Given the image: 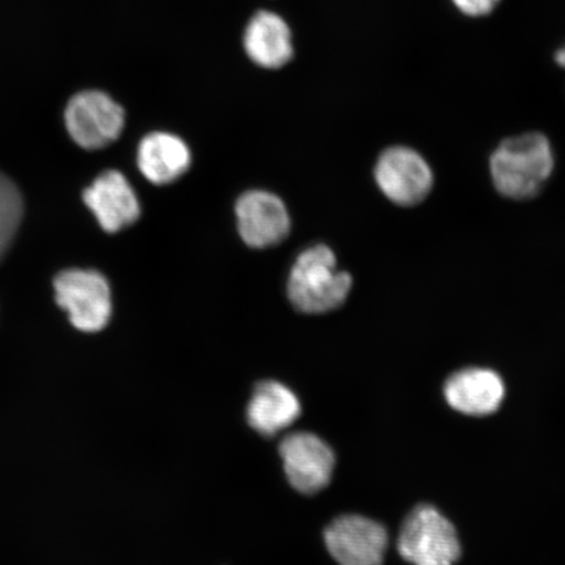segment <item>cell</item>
I'll list each match as a JSON object with an SVG mask.
<instances>
[{
	"label": "cell",
	"mask_w": 565,
	"mask_h": 565,
	"mask_svg": "<svg viewBox=\"0 0 565 565\" xmlns=\"http://www.w3.org/2000/svg\"><path fill=\"white\" fill-rule=\"evenodd\" d=\"M352 288L349 273L338 270L333 250L317 245L302 252L289 274L287 292L292 306L307 315L328 313L343 306Z\"/></svg>",
	"instance_id": "cell-1"
},
{
	"label": "cell",
	"mask_w": 565,
	"mask_h": 565,
	"mask_svg": "<svg viewBox=\"0 0 565 565\" xmlns=\"http://www.w3.org/2000/svg\"><path fill=\"white\" fill-rule=\"evenodd\" d=\"M553 169L550 141L539 132L504 140L491 158L494 186L512 200H527L539 194Z\"/></svg>",
	"instance_id": "cell-2"
},
{
	"label": "cell",
	"mask_w": 565,
	"mask_h": 565,
	"mask_svg": "<svg viewBox=\"0 0 565 565\" xmlns=\"http://www.w3.org/2000/svg\"><path fill=\"white\" fill-rule=\"evenodd\" d=\"M55 300L68 313L70 322L84 333H97L111 317L108 280L95 270L71 268L54 279Z\"/></svg>",
	"instance_id": "cell-3"
},
{
	"label": "cell",
	"mask_w": 565,
	"mask_h": 565,
	"mask_svg": "<svg viewBox=\"0 0 565 565\" xmlns=\"http://www.w3.org/2000/svg\"><path fill=\"white\" fill-rule=\"evenodd\" d=\"M398 550L413 565H455L461 555L455 526L430 505H420L408 515Z\"/></svg>",
	"instance_id": "cell-4"
},
{
	"label": "cell",
	"mask_w": 565,
	"mask_h": 565,
	"mask_svg": "<svg viewBox=\"0 0 565 565\" xmlns=\"http://www.w3.org/2000/svg\"><path fill=\"white\" fill-rule=\"evenodd\" d=\"M65 121L70 137L84 150H100L121 136L125 110L100 90H84L67 104Z\"/></svg>",
	"instance_id": "cell-5"
},
{
	"label": "cell",
	"mask_w": 565,
	"mask_h": 565,
	"mask_svg": "<svg viewBox=\"0 0 565 565\" xmlns=\"http://www.w3.org/2000/svg\"><path fill=\"white\" fill-rule=\"evenodd\" d=\"M279 455L289 484L300 493L320 492L333 477L334 451L312 433L299 430L282 437Z\"/></svg>",
	"instance_id": "cell-6"
},
{
	"label": "cell",
	"mask_w": 565,
	"mask_h": 565,
	"mask_svg": "<svg viewBox=\"0 0 565 565\" xmlns=\"http://www.w3.org/2000/svg\"><path fill=\"white\" fill-rule=\"evenodd\" d=\"M324 545L339 565H383L387 533L379 522L344 514L324 530Z\"/></svg>",
	"instance_id": "cell-7"
},
{
	"label": "cell",
	"mask_w": 565,
	"mask_h": 565,
	"mask_svg": "<svg viewBox=\"0 0 565 565\" xmlns=\"http://www.w3.org/2000/svg\"><path fill=\"white\" fill-rule=\"evenodd\" d=\"M374 174L383 193L399 206L426 200L434 183L427 161L407 147L388 148L381 154Z\"/></svg>",
	"instance_id": "cell-8"
},
{
	"label": "cell",
	"mask_w": 565,
	"mask_h": 565,
	"mask_svg": "<svg viewBox=\"0 0 565 565\" xmlns=\"http://www.w3.org/2000/svg\"><path fill=\"white\" fill-rule=\"evenodd\" d=\"M236 217L239 236L254 249L280 244L291 230L286 204L264 190H252L239 196Z\"/></svg>",
	"instance_id": "cell-9"
},
{
	"label": "cell",
	"mask_w": 565,
	"mask_h": 565,
	"mask_svg": "<svg viewBox=\"0 0 565 565\" xmlns=\"http://www.w3.org/2000/svg\"><path fill=\"white\" fill-rule=\"evenodd\" d=\"M83 201L94 212L105 232L116 233L136 223L140 204L126 177L118 171H106L84 190Z\"/></svg>",
	"instance_id": "cell-10"
},
{
	"label": "cell",
	"mask_w": 565,
	"mask_h": 565,
	"mask_svg": "<svg viewBox=\"0 0 565 565\" xmlns=\"http://www.w3.org/2000/svg\"><path fill=\"white\" fill-rule=\"evenodd\" d=\"M301 404L291 388L278 381L267 380L254 388L246 419L260 436L274 437L299 419Z\"/></svg>",
	"instance_id": "cell-11"
},
{
	"label": "cell",
	"mask_w": 565,
	"mask_h": 565,
	"mask_svg": "<svg viewBox=\"0 0 565 565\" xmlns=\"http://www.w3.org/2000/svg\"><path fill=\"white\" fill-rule=\"evenodd\" d=\"M504 393V384L499 374L480 369L454 374L444 388L445 398L451 407L472 416L497 412L503 402Z\"/></svg>",
	"instance_id": "cell-12"
},
{
	"label": "cell",
	"mask_w": 565,
	"mask_h": 565,
	"mask_svg": "<svg viewBox=\"0 0 565 565\" xmlns=\"http://www.w3.org/2000/svg\"><path fill=\"white\" fill-rule=\"evenodd\" d=\"M192 153L181 138L168 132L148 134L138 148L141 174L154 185H168L189 171Z\"/></svg>",
	"instance_id": "cell-13"
},
{
	"label": "cell",
	"mask_w": 565,
	"mask_h": 565,
	"mask_svg": "<svg viewBox=\"0 0 565 565\" xmlns=\"http://www.w3.org/2000/svg\"><path fill=\"white\" fill-rule=\"evenodd\" d=\"M249 58L265 68H279L294 56L291 30L277 13L260 11L250 20L244 35Z\"/></svg>",
	"instance_id": "cell-14"
},
{
	"label": "cell",
	"mask_w": 565,
	"mask_h": 565,
	"mask_svg": "<svg viewBox=\"0 0 565 565\" xmlns=\"http://www.w3.org/2000/svg\"><path fill=\"white\" fill-rule=\"evenodd\" d=\"M23 212V196L17 183L0 171V260L15 239Z\"/></svg>",
	"instance_id": "cell-15"
},
{
	"label": "cell",
	"mask_w": 565,
	"mask_h": 565,
	"mask_svg": "<svg viewBox=\"0 0 565 565\" xmlns=\"http://www.w3.org/2000/svg\"><path fill=\"white\" fill-rule=\"evenodd\" d=\"M456 9L469 18H483L490 15L500 0H451Z\"/></svg>",
	"instance_id": "cell-16"
},
{
	"label": "cell",
	"mask_w": 565,
	"mask_h": 565,
	"mask_svg": "<svg viewBox=\"0 0 565 565\" xmlns=\"http://www.w3.org/2000/svg\"><path fill=\"white\" fill-rule=\"evenodd\" d=\"M555 61L557 66H561L565 70V45L555 53Z\"/></svg>",
	"instance_id": "cell-17"
}]
</instances>
